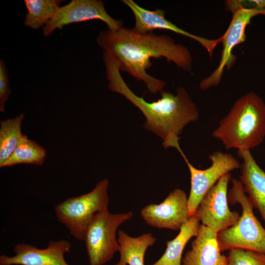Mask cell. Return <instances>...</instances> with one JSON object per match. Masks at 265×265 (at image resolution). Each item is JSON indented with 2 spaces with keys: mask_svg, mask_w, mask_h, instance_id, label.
Here are the masks:
<instances>
[{
  "mask_svg": "<svg viewBox=\"0 0 265 265\" xmlns=\"http://www.w3.org/2000/svg\"><path fill=\"white\" fill-rule=\"evenodd\" d=\"M97 43L114 56L120 71L144 82L152 94L162 91L165 82L147 72L152 65L151 58L164 57L186 71L192 70V59L188 49L166 35H156L153 31L139 33L132 28L121 27L101 31Z\"/></svg>",
  "mask_w": 265,
  "mask_h": 265,
  "instance_id": "1",
  "label": "cell"
},
{
  "mask_svg": "<svg viewBox=\"0 0 265 265\" xmlns=\"http://www.w3.org/2000/svg\"><path fill=\"white\" fill-rule=\"evenodd\" d=\"M103 60L109 89L123 96L141 111L146 118L144 128L162 139L164 148L178 142L186 126L198 119L197 106L185 88H178L176 95L162 90L160 99L148 102L129 88L112 54L105 51Z\"/></svg>",
  "mask_w": 265,
  "mask_h": 265,
  "instance_id": "2",
  "label": "cell"
},
{
  "mask_svg": "<svg viewBox=\"0 0 265 265\" xmlns=\"http://www.w3.org/2000/svg\"><path fill=\"white\" fill-rule=\"evenodd\" d=\"M212 136L226 150H249L260 145L265 137V103L253 92L238 99L219 122Z\"/></svg>",
  "mask_w": 265,
  "mask_h": 265,
  "instance_id": "3",
  "label": "cell"
},
{
  "mask_svg": "<svg viewBox=\"0 0 265 265\" xmlns=\"http://www.w3.org/2000/svg\"><path fill=\"white\" fill-rule=\"evenodd\" d=\"M232 186L228 194L230 203H238L241 214L234 226L218 233L221 252L240 248L265 254V228L253 212L254 206L245 194L240 180L233 179Z\"/></svg>",
  "mask_w": 265,
  "mask_h": 265,
  "instance_id": "4",
  "label": "cell"
},
{
  "mask_svg": "<svg viewBox=\"0 0 265 265\" xmlns=\"http://www.w3.org/2000/svg\"><path fill=\"white\" fill-rule=\"evenodd\" d=\"M108 184L107 179H103L91 191L68 198L55 206L54 211L58 221L75 239L83 240L94 216L108 209Z\"/></svg>",
  "mask_w": 265,
  "mask_h": 265,
  "instance_id": "5",
  "label": "cell"
},
{
  "mask_svg": "<svg viewBox=\"0 0 265 265\" xmlns=\"http://www.w3.org/2000/svg\"><path fill=\"white\" fill-rule=\"evenodd\" d=\"M132 216V212L112 214L108 209L94 216L83 239L90 265H104L119 252L120 246L116 238L117 230Z\"/></svg>",
  "mask_w": 265,
  "mask_h": 265,
  "instance_id": "6",
  "label": "cell"
},
{
  "mask_svg": "<svg viewBox=\"0 0 265 265\" xmlns=\"http://www.w3.org/2000/svg\"><path fill=\"white\" fill-rule=\"evenodd\" d=\"M175 148L184 159L190 174V190L187 198V208L189 216L191 217L195 214L203 198L220 178L230 171L241 168V165L231 154L218 151L210 155L211 165L209 167L199 169L189 162L180 145Z\"/></svg>",
  "mask_w": 265,
  "mask_h": 265,
  "instance_id": "7",
  "label": "cell"
},
{
  "mask_svg": "<svg viewBox=\"0 0 265 265\" xmlns=\"http://www.w3.org/2000/svg\"><path fill=\"white\" fill-rule=\"evenodd\" d=\"M233 13L230 24L225 32L222 35L221 42L223 49L221 59L218 67L209 77L203 80L200 87L206 90L217 86L220 82L225 67L230 69L236 60L233 54V49L245 40V29L254 16L265 13L261 10L238 6L229 10Z\"/></svg>",
  "mask_w": 265,
  "mask_h": 265,
  "instance_id": "8",
  "label": "cell"
},
{
  "mask_svg": "<svg viewBox=\"0 0 265 265\" xmlns=\"http://www.w3.org/2000/svg\"><path fill=\"white\" fill-rule=\"evenodd\" d=\"M231 176L224 175L201 201L195 214L202 225L217 233L230 228L238 221L240 215L231 211L228 206V186Z\"/></svg>",
  "mask_w": 265,
  "mask_h": 265,
  "instance_id": "9",
  "label": "cell"
},
{
  "mask_svg": "<svg viewBox=\"0 0 265 265\" xmlns=\"http://www.w3.org/2000/svg\"><path fill=\"white\" fill-rule=\"evenodd\" d=\"M98 19L105 23L111 30L122 27L123 22L111 17L106 11L104 3L100 0H72L59 7L53 18L43 28L45 36L55 29H61L70 24Z\"/></svg>",
  "mask_w": 265,
  "mask_h": 265,
  "instance_id": "10",
  "label": "cell"
},
{
  "mask_svg": "<svg viewBox=\"0 0 265 265\" xmlns=\"http://www.w3.org/2000/svg\"><path fill=\"white\" fill-rule=\"evenodd\" d=\"M145 222L150 226L173 230H180L189 218L187 197L179 188L171 192L159 204H150L140 212Z\"/></svg>",
  "mask_w": 265,
  "mask_h": 265,
  "instance_id": "11",
  "label": "cell"
},
{
  "mask_svg": "<svg viewBox=\"0 0 265 265\" xmlns=\"http://www.w3.org/2000/svg\"><path fill=\"white\" fill-rule=\"evenodd\" d=\"M121 1L131 9L134 15L135 24L132 29L136 32L146 33L154 29L172 31L199 43L207 50L211 57H212L213 52L217 45L222 41V36L216 39H209L193 34L180 28L166 19L165 11L163 9H146L133 0H122Z\"/></svg>",
  "mask_w": 265,
  "mask_h": 265,
  "instance_id": "12",
  "label": "cell"
},
{
  "mask_svg": "<svg viewBox=\"0 0 265 265\" xmlns=\"http://www.w3.org/2000/svg\"><path fill=\"white\" fill-rule=\"evenodd\" d=\"M70 249V242L64 239L50 241L44 249L18 243L14 247V256H0V265H69L65 260L64 254Z\"/></svg>",
  "mask_w": 265,
  "mask_h": 265,
  "instance_id": "13",
  "label": "cell"
},
{
  "mask_svg": "<svg viewBox=\"0 0 265 265\" xmlns=\"http://www.w3.org/2000/svg\"><path fill=\"white\" fill-rule=\"evenodd\" d=\"M195 237L182 265H227V259L221 254L216 231L201 224Z\"/></svg>",
  "mask_w": 265,
  "mask_h": 265,
  "instance_id": "14",
  "label": "cell"
},
{
  "mask_svg": "<svg viewBox=\"0 0 265 265\" xmlns=\"http://www.w3.org/2000/svg\"><path fill=\"white\" fill-rule=\"evenodd\" d=\"M243 159L240 176L245 192L265 223V172L258 165L249 150H238Z\"/></svg>",
  "mask_w": 265,
  "mask_h": 265,
  "instance_id": "15",
  "label": "cell"
},
{
  "mask_svg": "<svg viewBox=\"0 0 265 265\" xmlns=\"http://www.w3.org/2000/svg\"><path fill=\"white\" fill-rule=\"evenodd\" d=\"M118 235L120 257L115 265H144L146 251L155 243L156 238L150 233L131 237L122 230L119 231Z\"/></svg>",
  "mask_w": 265,
  "mask_h": 265,
  "instance_id": "16",
  "label": "cell"
},
{
  "mask_svg": "<svg viewBox=\"0 0 265 265\" xmlns=\"http://www.w3.org/2000/svg\"><path fill=\"white\" fill-rule=\"evenodd\" d=\"M200 225V220L196 215L189 217L178 235L167 242L166 248L162 256L152 265H182L185 247L191 238L196 237Z\"/></svg>",
  "mask_w": 265,
  "mask_h": 265,
  "instance_id": "17",
  "label": "cell"
},
{
  "mask_svg": "<svg viewBox=\"0 0 265 265\" xmlns=\"http://www.w3.org/2000/svg\"><path fill=\"white\" fill-rule=\"evenodd\" d=\"M46 157L45 149L24 134L10 157L0 167L12 166L19 164L42 165Z\"/></svg>",
  "mask_w": 265,
  "mask_h": 265,
  "instance_id": "18",
  "label": "cell"
},
{
  "mask_svg": "<svg viewBox=\"0 0 265 265\" xmlns=\"http://www.w3.org/2000/svg\"><path fill=\"white\" fill-rule=\"evenodd\" d=\"M24 114L0 122V166L10 157L24 134L21 126Z\"/></svg>",
  "mask_w": 265,
  "mask_h": 265,
  "instance_id": "19",
  "label": "cell"
},
{
  "mask_svg": "<svg viewBox=\"0 0 265 265\" xmlns=\"http://www.w3.org/2000/svg\"><path fill=\"white\" fill-rule=\"evenodd\" d=\"M61 1L59 0H24L27 10L24 25L33 29L46 25L57 11Z\"/></svg>",
  "mask_w": 265,
  "mask_h": 265,
  "instance_id": "20",
  "label": "cell"
},
{
  "mask_svg": "<svg viewBox=\"0 0 265 265\" xmlns=\"http://www.w3.org/2000/svg\"><path fill=\"white\" fill-rule=\"evenodd\" d=\"M227 265H265V254L236 248L229 250Z\"/></svg>",
  "mask_w": 265,
  "mask_h": 265,
  "instance_id": "21",
  "label": "cell"
},
{
  "mask_svg": "<svg viewBox=\"0 0 265 265\" xmlns=\"http://www.w3.org/2000/svg\"><path fill=\"white\" fill-rule=\"evenodd\" d=\"M11 90L9 87L7 70L3 60H0V111H4L5 103Z\"/></svg>",
  "mask_w": 265,
  "mask_h": 265,
  "instance_id": "22",
  "label": "cell"
},
{
  "mask_svg": "<svg viewBox=\"0 0 265 265\" xmlns=\"http://www.w3.org/2000/svg\"><path fill=\"white\" fill-rule=\"evenodd\" d=\"M227 6L230 8L241 6L246 8L257 9L265 13V0H233L227 1Z\"/></svg>",
  "mask_w": 265,
  "mask_h": 265,
  "instance_id": "23",
  "label": "cell"
}]
</instances>
